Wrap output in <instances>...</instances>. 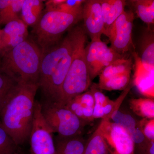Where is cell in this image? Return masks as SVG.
Here are the masks:
<instances>
[{
	"mask_svg": "<svg viewBox=\"0 0 154 154\" xmlns=\"http://www.w3.org/2000/svg\"><path fill=\"white\" fill-rule=\"evenodd\" d=\"M53 133L42 114L40 102L36 100L33 125L29 138L30 154H55Z\"/></svg>",
	"mask_w": 154,
	"mask_h": 154,
	"instance_id": "7",
	"label": "cell"
},
{
	"mask_svg": "<svg viewBox=\"0 0 154 154\" xmlns=\"http://www.w3.org/2000/svg\"><path fill=\"white\" fill-rule=\"evenodd\" d=\"M0 31H1V30H0Z\"/></svg>",
	"mask_w": 154,
	"mask_h": 154,
	"instance_id": "35",
	"label": "cell"
},
{
	"mask_svg": "<svg viewBox=\"0 0 154 154\" xmlns=\"http://www.w3.org/2000/svg\"><path fill=\"white\" fill-rule=\"evenodd\" d=\"M28 26L21 19L9 22L0 31V55L28 38Z\"/></svg>",
	"mask_w": 154,
	"mask_h": 154,
	"instance_id": "12",
	"label": "cell"
},
{
	"mask_svg": "<svg viewBox=\"0 0 154 154\" xmlns=\"http://www.w3.org/2000/svg\"><path fill=\"white\" fill-rule=\"evenodd\" d=\"M44 1L24 0L21 12V19L27 26L33 27L41 18Z\"/></svg>",
	"mask_w": 154,
	"mask_h": 154,
	"instance_id": "18",
	"label": "cell"
},
{
	"mask_svg": "<svg viewBox=\"0 0 154 154\" xmlns=\"http://www.w3.org/2000/svg\"><path fill=\"white\" fill-rule=\"evenodd\" d=\"M134 59L133 83L138 91L146 98L154 99V69L145 67L137 53L133 52Z\"/></svg>",
	"mask_w": 154,
	"mask_h": 154,
	"instance_id": "13",
	"label": "cell"
},
{
	"mask_svg": "<svg viewBox=\"0 0 154 154\" xmlns=\"http://www.w3.org/2000/svg\"><path fill=\"white\" fill-rule=\"evenodd\" d=\"M134 15L131 11H125L108 29L106 35L109 38L110 47L121 55L133 47L132 30Z\"/></svg>",
	"mask_w": 154,
	"mask_h": 154,
	"instance_id": "8",
	"label": "cell"
},
{
	"mask_svg": "<svg viewBox=\"0 0 154 154\" xmlns=\"http://www.w3.org/2000/svg\"><path fill=\"white\" fill-rule=\"evenodd\" d=\"M85 0H64L61 4L53 7L48 11H59L62 12H73L82 8Z\"/></svg>",
	"mask_w": 154,
	"mask_h": 154,
	"instance_id": "30",
	"label": "cell"
},
{
	"mask_svg": "<svg viewBox=\"0 0 154 154\" xmlns=\"http://www.w3.org/2000/svg\"><path fill=\"white\" fill-rule=\"evenodd\" d=\"M142 154H154V141H150Z\"/></svg>",
	"mask_w": 154,
	"mask_h": 154,
	"instance_id": "32",
	"label": "cell"
},
{
	"mask_svg": "<svg viewBox=\"0 0 154 154\" xmlns=\"http://www.w3.org/2000/svg\"><path fill=\"white\" fill-rule=\"evenodd\" d=\"M138 126L148 140L154 141V119L143 118L138 122Z\"/></svg>",
	"mask_w": 154,
	"mask_h": 154,
	"instance_id": "31",
	"label": "cell"
},
{
	"mask_svg": "<svg viewBox=\"0 0 154 154\" xmlns=\"http://www.w3.org/2000/svg\"><path fill=\"white\" fill-rule=\"evenodd\" d=\"M135 10L138 17L148 26L154 23V0L130 1Z\"/></svg>",
	"mask_w": 154,
	"mask_h": 154,
	"instance_id": "22",
	"label": "cell"
},
{
	"mask_svg": "<svg viewBox=\"0 0 154 154\" xmlns=\"http://www.w3.org/2000/svg\"><path fill=\"white\" fill-rule=\"evenodd\" d=\"M82 19V8L73 12L45 11L33 30L42 53L57 44L63 33Z\"/></svg>",
	"mask_w": 154,
	"mask_h": 154,
	"instance_id": "4",
	"label": "cell"
},
{
	"mask_svg": "<svg viewBox=\"0 0 154 154\" xmlns=\"http://www.w3.org/2000/svg\"><path fill=\"white\" fill-rule=\"evenodd\" d=\"M141 62L145 67L154 69V30L148 26L143 31L139 41Z\"/></svg>",
	"mask_w": 154,
	"mask_h": 154,
	"instance_id": "15",
	"label": "cell"
},
{
	"mask_svg": "<svg viewBox=\"0 0 154 154\" xmlns=\"http://www.w3.org/2000/svg\"><path fill=\"white\" fill-rule=\"evenodd\" d=\"M55 154H83L86 143L81 135L63 137L57 135L54 140Z\"/></svg>",
	"mask_w": 154,
	"mask_h": 154,
	"instance_id": "16",
	"label": "cell"
},
{
	"mask_svg": "<svg viewBox=\"0 0 154 154\" xmlns=\"http://www.w3.org/2000/svg\"><path fill=\"white\" fill-rule=\"evenodd\" d=\"M38 84H18L0 113V122L17 146L29 139L33 125Z\"/></svg>",
	"mask_w": 154,
	"mask_h": 154,
	"instance_id": "1",
	"label": "cell"
},
{
	"mask_svg": "<svg viewBox=\"0 0 154 154\" xmlns=\"http://www.w3.org/2000/svg\"><path fill=\"white\" fill-rule=\"evenodd\" d=\"M14 154H25L24 153H23V152H21V150H19H19H18V151L17 152H16V153H15Z\"/></svg>",
	"mask_w": 154,
	"mask_h": 154,
	"instance_id": "33",
	"label": "cell"
},
{
	"mask_svg": "<svg viewBox=\"0 0 154 154\" xmlns=\"http://www.w3.org/2000/svg\"><path fill=\"white\" fill-rule=\"evenodd\" d=\"M134 144V149H136L138 154H142L148 145L150 140H148L140 129L138 126L131 133Z\"/></svg>",
	"mask_w": 154,
	"mask_h": 154,
	"instance_id": "29",
	"label": "cell"
},
{
	"mask_svg": "<svg viewBox=\"0 0 154 154\" xmlns=\"http://www.w3.org/2000/svg\"><path fill=\"white\" fill-rule=\"evenodd\" d=\"M101 5L105 35L110 26L125 11L126 2L124 0H99Z\"/></svg>",
	"mask_w": 154,
	"mask_h": 154,
	"instance_id": "17",
	"label": "cell"
},
{
	"mask_svg": "<svg viewBox=\"0 0 154 154\" xmlns=\"http://www.w3.org/2000/svg\"><path fill=\"white\" fill-rule=\"evenodd\" d=\"M1 55L0 72L18 84L38 85L42 52L34 40L28 38Z\"/></svg>",
	"mask_w": 154,
	"mask_h": 154,
	"instance_id": "2",
	"label": "cell"
},
{
	"mask_svg": "<svg viewBox=\"0 0 154 154\" xmlns=\"http://www.w3.org/2000/svg\"><path fill=\"white\" fill-rule=\"evenodd\" d=\"M71 32L73 45L71 63L57 101L54 103L62 107L88 91L92 85L85 56L87 34L79 26L72 28Z\"/></svg>",
	"mask_w": 154,
	"mask_h": 154,
	"instance_id": "3",
	"label": "cell"
},
{
	"mask_svg": "<svg viewBox=\"0 0 154 154\" xmlns=\"http://www.w3.org/2000/svg\"><path fill=\"white\" fill-rule=\"evenodd\" d=\"M110 120L123 127L130 134L136 128L138 125V122L132 116L122 113L119 110V108L113 111L110 116Z\"/></svg>",
	"mask_w": 154,
	"mask_h": 154,
	"instance_id": "26",
	"label": "cell"
},
{
	"mask_svg": "<svg viewBox=\"0 0 154 154\" xmlns=\"http://www.w3.org/2000/svg\"><path fill=\"white\" fill-rule=\"evenodd\" d=\"M70 30H69L66 36L57 44L42 53L38 86L43 96L47 91L51 78L60 61L72 48Z\"/></svg>",
	"mask_w": 154,
	"mask_h": 154,
	"instance_id": "6",
	"label": "cell"
},
{
	"mask_svg": "<svg viewBox=\"0 0 154 154\" xmlns=\"http://www.w3.org/2000/svg\"><path fill=\"white\" fill-rule=\"evenodd\" d=\"M111 154V153H110V152H109V153H108V154Z\"/></svg>",
	"mask_w": 154,
	"mask_h": 154,
	"instance_id": "34",
	"label": "cell"
},
{
	"mask_svg": "<svg viewBox=\"0 0 154 154\" xmlns=\"http://www.w3.org/2000/svg\"><path fill=\"white\" fill-rule=\"evenodd\" d=\"M19 149L0 122V154H14Z\"/></svg>",
	"mask_w": 154,
	"mask_h": 154,
	"instance_id": "28",
	"label": "cell"
},
{
	"mask_svg": "<svg viewBox=\"0 0 154 154\" xmlns=\"http://www.w3.org/2000/svg\"><path fill=\"white\" fill-rule=\"evenodd\" d=\"M125 55L119 54L101 39L91 40L85 48V56L91 80L99 76L106 67Z\"/></svg>",
	"mask_w": 154,
	"mask_h": 154,
	"instance_id": "9",
	"label": "cell"
},
{
	"mask_svg": "<svg viewBox=\"0 0 154 154\" xmlns=\"http://www.w3.org/2000/svg\"><path fill=\"white\" fill-rule=\"evenodd\" d=\"M95 100L90 89L73 98L64 106L86 123L94 120Z\"/></svg>",
	"mask_w": 154,
	"mask_h": 154,
	"instance_id": "14",
	"label": "cell"
},
{
	"mask_svg": "<svg viewBox=\"0 0 154 154\" xmlns=\"http://www.w3.org/2000/svg\"><path fill=\"white\" fill-rule=\"evenodd\" d=\"M133 63L127 55L115 60L104 69L99 75V83L105 82L119 75L131 73Z\"/></svg>",
	"mask_w": 154,
	"mask_h": 154,
	"instance_id": "19",
	"label": "cell"
},
{
	"mask_svg": "<svg viewBox=\"0 0 154 154\" xmlns=\"http://www.w3.org/2000/svg\"><path fill=\"white\" fill-rule=\"evenodd\" d=\"M24 0H0V24L21 19L20 14Z\"/></svg>",
	"mask_w": 154,
	"mask_h": 154,
	"instance_id": "20",
	"label": "cell"
},
{
	"mask_svg": "<svg viewBox=\"0 0 154 154\" xmlns=\"http://www.w3.org/2000/svg\"><path fill=\"white\" fill-rule=\"evenodd\" d=\"M40 102L42 114L53 132L63 137L81 135L85 122L64 106L45 100Z\"/></svg>",
	"mask_w": 154,
	"mask_h": 154,
	"instance_id": "5",
	"label": "cell"
},
{
	"mask_svg": "<svg viewBox=\"0 0 154 154\" xmlns=\"http://www.w3.org/2000/svg\"><path fill=\"white\" fill-rule=\"evenodd\" d=\"M86 34L91 40L101 39L105 35L104 20L102 8L99 0H87L83 5L82 19Z\"/></svg>",
	"mask_w": 154,
	"mask_h": 154,
	"instance_id": "11",
	"label": "cell"
},
{
	"mask_svg": "<svg viewBox=\"0 0 154 154\" xmlns=\"http://www.w3.org/2000/svg\"><path fill=\"white\" fill-rule=\"evenodd\" d=\"M131 73L119 75L105 82L99 83L98 87L101 90L108 91H124L129 85Z\"/></svg>",
	"mask_w": 154,
	"mask_h": 154,
	"instance_id": "24",
	"label": "cell"
},
{
	"mask_svg": "<svg viewBox=\"0 0 154 154\" xmlns=\"http://www.w3.org/2000/svg\"><path fill=\"white\" fill-rule=\"evenodd\" d=\"M99 127L110 153L134 154L131 136L123 127L107 119H102Z\"/></svg>",
	"mask_w": 154,
	"mask_h": 154,
	"instance_id": "10",
	"label": "cell"
},
{
	"mask_svg": "<svg viewBox=\"0 0 154 154\" xmlns=\"http://www.w3.org/2000/svg\"><path fill=\"white\" fill-rule=\"evenodd\" d=\"M90 90L93 94L95 100L93 113L94 119L99 118L103 119L104 117L103 109L110 102V99L102 93L97 84H92Z\"/></svg>",
	"mask_w": 154,
	"mask_h": 154,
	"instance_id": "25",
	"label": "cell"
},
{
	"mask_svg": "<svg viewBox=\"0 0 154 154\" xmlns=\"http://www.w3.org/2000/svg\"><path fill=\"white\" fill-rule=\"evenodd\" d=\"M131 109L137 115L143 118H154V99L149 98H133L130 100Z\"/></svg>",
	"mask_w": 154,
	"mask_h": 154,
	"instance_id": "21",
	"label": "cell"
},
{
	"mask_svg": "<svg viewBox=\"0 0 154 154\" xmlns=\"http://www.w3.org/2000/svg\"><path fill=\"white\" fill-rule=\"evenodd\" d=\"M18 84L8 76L0 72V113L11 92Z\"/></svg>",
	"mask_w": 154,
	"mask_h": 154,
	"instance_id": "27",
	"label": "cell"
},
{
	"mask_svg": "<svg viewBox=\"0 0 154 154\" xmlns=\"http://www.w3.org/2000/svg\"><path fill=\"white\" fill-rule=\"evenodd\" d=\"M110 152L99 127L86 142L83 154H107Z\"/></svg>",
	"mask_w": 154,
	"mask_h": 154,
	"instance_id": "23",
	"label": "cell"
}]
</instances>
